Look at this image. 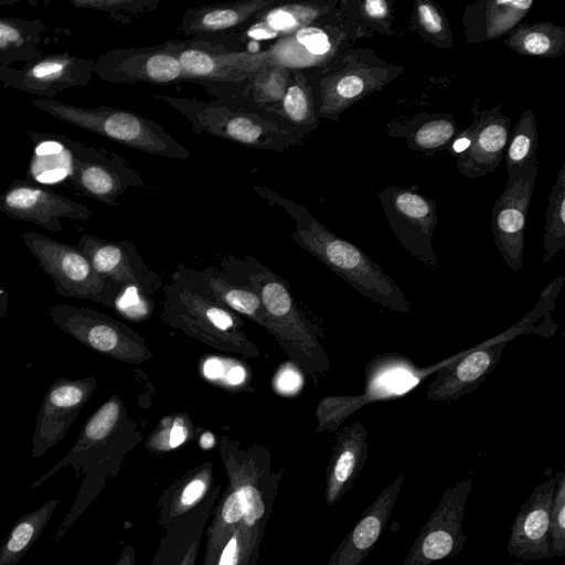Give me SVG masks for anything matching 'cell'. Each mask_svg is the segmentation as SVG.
Masks as SVG:
<instances>
[{
    "label": "cell",
    "instance_id": "6da1fadb",
    "mask_svg": "<svg viewBox=\"0 0 565 565\" xmlns=\"http://www.w3.org/2000/svg\"><path fill=\"white\" fill-rule=\"evenodd\" d=\"M138 423L130 417L116 394L105 401L85 422L68 452L31 486L35 489L60 470L71 467L82 478L81 487L53 535L58 542L104 489L108 478L119 472L126 456L141 441Z\"/></svg>",
    "mask_w": 565,
    "mask_h": 565
},
{
    "label": "cell",
    "instance_id": "7a4b0ae2",
    "mask_svg": "<svg viewBox=\"0 0 565 565\" xmlns=\"http://www.w3.org/2000/svg\"><path fill=\"white\" fill-rule=\"evenodd\" d=\"M221 266L231 281L256 292L270 324L269 334L299 369L310 376L331 370L319 340L321 332L301 311L286 280L252 256H227Z\"/></svg>",
    "mask_w": 565,
    "mask_h": 565
},
{
    "label": "cell",
    "instance_id": "3957f363",
    "mask_svg": "<svg viewBox=\"0 0 565 565\" xmlns=\"http://www.w3.org/2000/svg\"><path fill=\"white\" fill-rule=\"evenodd\" d=\"M259 193L275 199L294 217L296 228L291 237L298 246L373 302L396 312H411L412 303L404 291L361 248L332 233L306 207L268 190Z\"/></svg>",
    "mask_w": 565,
    "mask_h": 565
},
{
    "label": "cell",
    "instance_id": "277c9868",
    "mask_svg": "<svg viewBox=\"0 0 565 565\" xmlns=\"http://www.w3.org/2000/svg\"><path fill=\"white\" fill-rule=\"evenodd\" d=\"M352 41L354 34L335 8L318 21L278 39L266 50L246 52L224 47L217 57L223 65L250 74L266 66L322 70L351 47Z\"/></svg>",
    "mask_w": 565,
    "mask_h": 565
},
{
    "label": "cell",
    "instance_id": "5b68a950",
    "mask_svg": "<svg viewBox=\"0 0 565 565\" xmlns=\"http://www.w3.org/2000/svg\"><path fill=\"white\" fill-rule=\"evenodd\" d=\"M162 323L213 349L257 359L260 350L248 338L241 317L221 303L175 281L161 288Z\"/></svg>",
    "mask_w": 565,
    "mask_h": 565
},
{
    "label": "cell",
    "instance_id": "8992f818",
    "mask_svg": "<svg viewBox=\"0 0 565 565\" xmlns=\"http://www.w3.org/2000/svg\"><path fill=\"white\" fill-rule=\"evenodd\" d=\"M30 104L66 124L111 139L135 150L170 159L188 160L191 152L158 122L108 106L82 107L54 98H31Z\"/></svg>",
    "mask_w": 565,
    "mask_h": 565
},
{
    "label": "cell",
    "instance_id": "52a82bcc",
    "mask_svg": "<svg viewBox=\"0 0 565 565\" xmlns=\"http://www.w3.org/2000/svg\"><path fill=\"white\" fill-rule=\"evenodd\" d=\"M180 111L192 125L194 131L238 142L263 150L282 152L300 145L298 137L280 121L262 110L223 105L217 102L204 103L189 97L156 95Z\"/></svg>",
    "mask_w": 565,
    "mask_h": 565
},
{
    "label": "cell",
    "instance_id": "ba28073f",
    "mask_svg": "<svg viewBox=\"0 0 565 565\" xmlns=\"http://www.w3.org/2000/svg\"><path fill=\"white\" fill-rule=\"evenodd\" d=\"M403 71L371 49H347L327 67L316 70L318 81L312 87L319 119L339 120L350 106L381 90Z\"/></svg>",
    "mask_w": 565,
    "mask_h": 565
},
{
    "label": "cell",
    "instance_id": "9c48e42d",
    "mask_svg": "<svg viewBox=\"0 0 565 565\" xmlns=\"http://www.w3.org/2000/svg\"><path fill=\"white\" fill-rule=\"evenodd\" d=\"M21 237L60 296L115 306L125 287L99 275L77 246L33 231Z\"/></svg>",
    "mask_w": 565,
    "mask_h": 565
},
{
    "label": "cell",
    "instance_id": "30bf717a",
    "mask_svg": "<svg viewBox=\"0 0 565 565\" xmlns=\"http://www.w3.org/2000/svg\"><path fill=\"white\" fill-rule=\"evenodd\" d=\"M52 322L86 348L117 361L140 365L153 358L146 340L126 323L100 311L72 305H51Z\"/></svg>",
    "mask_w": 565,
    "mask_h": 565
},
{
    "label": "cell",
    "instance_id": "8fae6325",
    "mask_svg": "<svg viewBox=\"0 0 565 565\" xmlns=\"http://www.w3.org/2000/svg\"><path fill=\"white\" fill-rule=\"evenodd\" d=\"M244 476L246 510L239 527L244 536L242 565H257L266 525L273 512L282 470L275 471L264 445L238 446Z\"/></svg>",
    "mask_w": 565,
    "mask_h": 565
},
{
    "label": "cell",
    "instance_id": "7c38bea8",
    "mask_svg": "<svg viewBox=\"0 0 565 565\" xmlns=\"http://www.w3.org/2000/svg\"><path fill=\"white\" fill-rule=\"evenodd\" d=\"M387 223L398 242L430 270L438 259L433 246L437 225L436 202L414 189L388 185L377 194Z\"/></svg>",
    "mask_w": 565,
    "mask_h": 565
},
{
    "label": "cell",
    "instance_id": "4fadbf2b",
    "mask_svg": "<svg viewBox=\"0 0 565 565\" xmlns=\"http://www.w3.org/2000/svg\"><path fill=\"white\" fill-rule=\"evenodd\" d=\"M471 490L472 480L466 477L444 491L402 565H431L459 554L468 539L462 522Z\"/></svg>",
    "mask_w": 565,
    "mask_h": 565
},
{
    "label": "cell",
    "instance_id": "5bb4252c",
    "mask_svg": "<svg viewBox=\"0 0 565 565\" xmlns=\"http://www.w3.org/2000/svg\"><path fill=\"white\" fill-rule=\"evenodd\" d=\"M539 164L508 175L507 184L491 210V233L502 259L519 271L524 259V233Z\"/></svg>",
    "mask_w": 565,
    "mask_h": 565
},
{
    "label": "cell",
    "instance_id": "9a60e30c",
    "mask_svg": "<svg viewBox=\"0 0 565 565\" xmlns=\"http://www.w3.org/2000/svg\"><path fill=\"white\" fill-rule=\"evenodd\" d=\"M94 74V60L71 53H53L30 61L22 67L0 65V82L38 98L52 99L58 92L85 87Z\"/></svg>",
    "mask_w": 565,
    "mask_h": 565
},
{
    "label": "cell",
    "instance_id": "2e32d148",
    "mask_svg": "<svg viewBox=\"0 0 565 565\" xmlns=\"http://www.w3.org/2000/svg\"><path fill=\"white\" fill-rule=\"evenodd\" d=\"M68 180L84 196L110 206L118 205L117 198L128 188L147 186L125 158L79 141L75 143V163Z\"/></svg>",
    "mask_w": 565,
    "mask_h": 565
},
{
    "label": "cell",
    "instance_id": "e0dca14e",
    "mask_svg": "<svg viewBox=\"0 0 565 565\" xmlns=\"http://www.w3.org/2000/svg\"><path fill=\"white\" fill-rule=\"evenodd\" d=\"M98 386L96 377H60L47 388L32 435V458L42 457L62 441Z\"/></svg>",
    "mask_w": 565,
    "mask_h": 565
},
{
    "label": "cell",
    "instance_id": "ac0fdd59",
    "mask_svg": "<svg viewBox=\"0 0 565 565\" xmlns=\"http://www.w3.org/2000/svg\"><path fill=\"white\" fill-rule=\"evenodd\" d=\"M0 212L50 232H62V218L87 221L92 211L84 204L28 179L13 180L0 193Z\"/></svg>",
    "mask_w": 565,
    "mask_h": 565
},
{
    "label": "cell",
    "instance_id": "d6986e66",
    "mask_svg": "<svg viewBox=\"0 0 565 565\" xmlns=\"http://www.w3.org/2000/svg\"><path fill=\"white\" fill-rule=\"evenodd\" d=\"M94 74L114 84L157 85L183 81L178 57L167 43L153 47L114 49L94 60Z\"/></svg>",
    "mask_w": 565,
    "mask_h": 565
},
{
    "label": "cell",
    "instance_id": "ffe728a7",
    "mask_svg": "<svg viewBox=\"0 0 565 565\" xmlns=\"http://www.w3.org/2000/svg\"><path fill=\"white\" fill-rule=\"evenodd\" d=\"M239 443L227 435L218 440V451L223 462L227 486L215 502L205 529V551L202 565H214L232 533L242 522L245 510L244 476L238 454Z\"/></svg>",
    "mask_w": 565,
    "mask_h": 565
},
{
    "label": "cell",
    "instance_id": "44dd1931",
    "mask_svg": "<svg viewBox=\"0 0 565 565\" xmlns=\"http://www.w3.org/2000/svg\"><path fill=\"white\" fill-rule=\"evenodd\" d=\"M77 247L88 258L94 269L102 276L131 287L147 297H153L163 282L127 241H106L90 234L79 237Z\"/></svg>",
    "mask_w": 565,
    "mask_h": 565
},
{
    "label": "cell",
    "instance_id": "7402d4cb",
    "mask_svg": "<svg viewBox=\"0 0 565 565\" xmlns=\"http://www.w3.org/2000/svg\"><path fill=\"white\" fill-rule=\"evenodd\" d=\"M466 128L468 148L457 157V169L467 178H481L498 169L504 159L511 132V119L501 113V105L479 110Z\"/></svg>",
    "mask_w": 565,
    "mask_h": 565
},
{
    "label": "cell",
    "instance_id": "603a6c76",
    "mask_svg": "<svg viewBox=\"0 0 565 565\" xmlns=\"http://www.w3.org/2000/svg\"><path fill=\"white\" fill-rule=\"evenodd\" d=\"M556 479L542 482L530 494L511 525L508 553L523 562L555 556L550 532V509Z\"/></svg>",
    "mask_w": 565,
    "mask_h": 565
},
{
    "label": "cell",
    "instance_id": "cb8c5ba5",
    "mask_svg": "<svg viewBox=\"0 0 565 565\" xmlns=\"http://www.w3.org/2000/svg\"><path fill=\"white\" fill-rule=\"evenodd\" d=\"M403 482V475L384 488L344 536L327 565H361L381 537L392 514Z\"/></svg>",
    "mask_w": 565,
    "mask_h": 565
},
{
    "label": "cell",
    "instance_id": "d4e9b609",
    "mask_svg": "<svg viewBox=\"0 0 565 565\" xmlns=\"http://www.w3.org/2000/svg\"><path fill=\"white\" fill-rule=\"evenodd\" d=\"M221 486H214L204 500L166 530L150 565H196Z\"/></svg>",
    "mask_w": 565,
    "mask_h": 565
},
{
    "label": "cell",
    "instance_id": "484cf974",
    "mask_svg": "<svg viewBox=\"0 0 565 565\" xmlns=\"http://www.w3.org/2000/svg\"><path fill=\"white\" fill-rule=\"evenodd\" d=\"M338 1H301L277 3L253 17L245 29L231 31L228 35L248 44L287 36L335 10Z\"/></svg>",
    "mask_w": 565,
    "mask_h": 565
},
{
    "label": "cell",
    "instance_id": "4316f807",
    "mask_svg": "<svg viewBox=\"0 0 565 565\" xmlns=\"http://www.w3.org/2000/svg\"><path fill=\"white\" fill-rule=\"evenodd\" d=\"M367 436L369 433L361 420L345 425L337 434L326 470L327 504L339 502L353 487L367 459Z\"/></svg>",
    "mask_w": 565,
    "mask_h": 565
},
{
    "label": "cell",
    "instance_id": "83f0119b",
    "mask_svg": "<svg viewBox=\"0 0 565 565\" xmlns=\"http://www.w3.org/2000/svg\"><path fill=\"white\" fill-rule=\"evenodd\" d=\"M535 4L534 0H481L465 8L467 43L481 44L505 35Z\"/></svg>",
    "mask_w": 565,
    "mask_h": 565
},
{
    "label": "cell",
    "instance_id": "f1b7e54d",
    "mask_svg": "<svg viewBox=\"0 0 565 565\" xmlns=\"http://www.w3.org/2000/svg\"><path fill=\"white\" fill-rule=\"evenodd\" d=\"M277 3V0H247L192 8L184 13L178 29L182 34L196 39L233 31Z\"/></svg>",
    "mask_w": 565,
    "mask_h": 565
},
{
    "label": "cell",
    "instance_id": "f546056e",
    "mask_svg": "<svg viewBox=\"0 0 565 565\" xmlns=\"http://www.w3.org/2000/svg\"><path fill=\"white\" fill-rule=\"evenodd\" d=\"M167 45L179 60L183 81L241 85L254 75L223 65L217 57L223 45L205 40L169 41Z\"/></svg>",
    "mask_w": 565,
    "mask_h": 565
},
{
    "label": "cell",
    "instance_id": "4dcf8cb0",
    "mask_svg": "<svg viewBox=\"0 0 565 565\" xmlns=\"http://www.w3.org/2000/svg\"><path fill=\"white\" fill-rule=\"evenodd\" d=\"M25 134L33 148L26 179L47 184L70 179L75 163L76 140L56 132L26 129Z\"/></svg>",
    "mask_w": 565,
    "mask_h": 565
},
{
    "label": "cell",
    "instance_id": "1f68e13d",
    "mask_svg": "<svg viewBox=\"0 0 565 565\" xmlns=\"http://www.w3.org/2000/svg\"><path fill=\"white\" fill-rule=\"evenodd\" d=\"M213 484V461H205L177 478L158 500L159 521L162 530L182 519L200 504Z\"/></svg>",
    "mask_w": 565,
    "mask_h": 565
},
{
    "label": "cell",
    "instance_id": "d6a6232c",
    "mask_svg": "<svg viewBox=\"0 0 565 565\" xmlns=\"http://www.w3.org/2000/svg\"><path fill=\"white\" fill-rule=\"evenodd\" d=\"M461 131L451 114H419L404 122H391L387 128L388 135L404 138L408 148L425 157L448 150Z\"/></svg>",
    "mask_w": 565,
    "mask_h": 565
},
{
    "label": "cell",
    "instance_id": "836d02e7",
    "mask_svg": "<svg viewBox=\"0 0 565 565\" xmlns=\"http://www.w3.org/2000/svg\"><path fill=\"white\" fill-rule=\"evenodd\" d=\"M280 121L301 139L319 125L313 87L305 70H292L291 81L282 100L274 107L262 110Z\"/></svg>",
    "mask_w": 565,
    "mask_h": 565
},
{
    "label": "cell",
    "instance_id": "e575fe53",
    "mask_svg": "<svg viewBox=\"0 0 565 565\" xmlns=\"http://www.w3.org/2000/svg\"><path fill=\"white\" fill-rule=\"evenodd\" d=\"M46 26L40 19L0 17V65L28 63L43 55Z\"/></svg>",
    "mask_w": 565,
    "mask_h": 565
},
{
    "label": "cell",
    "instance_id": "d590c367",
    "mask_svg": "<svg viewBox=\"0 0 565 565\" xmlns=\"http://www.w3.org/2000/svg\"><path fill=\"white\" fill-rule=\"evenodd\" d=\"M504 44L520 55L554 58L565 53V29L553 22L519 23Z\"/></svg>",
    "mask_w": 565,
    "mask_h": 565
},
{
    "label": "cell",
    "instance_id": "8d00e7d4",
    "mask_svg": "<svg viewBox=\"0 0 565 565\" xmlns=\"http://www.w3.org/2000/svg\"><path fill=\"white\" fill-rule=\"evenodd\" d=\"M394 2V0H342L338 2L337 10L353 32L355 40L372 36L374 32L396 35L397 32L392 28Z\"/></svg>",
    "mask_w": 565,
    "mask_h": 565
},
{
    "label": "cell",
    "instance_id": "74e56055",
    "mask_svg": "<svg viewBox=\"0 0 565 565\" xmlns=\"http://www.w3.org/2000/svg\"><path fill=\"white\" fill-rule=\"evenodd\" d=\"M58 501L51 499L22 515L0 545V565H17L30 551L49 524Z\"/></svg>",
    "mask_w": 565,
    "mask_h": 565
},
{
    "label": "cell",
    "instance_id": "f35d334b",
    "mask_svg": "<svg viewBox=\"0 0 565 565\" xmlns=\"http://www.w3.org/2000/svg\"><path fill=\"white\" fill-rule=\"evenodd\" d=\"M291 70L279 66H266L258 70L244 83V87L234 97L244 103L237 107L265 110L277 106L284 98L291 81Z\"/></svg>",
    "mask_w": 565,
    "mask_h": 565
},
{
    "label": "cell",
    "instance_id": "ab89813d",
    "mask_svg": "<svg viewBox=\"0 0 565 565\" xmlns=\"http://www.w3.org/2000/svg\"><path fill=\"white\" fill-rule=\"evenodd\" d=\"M539 131L533 110L525 109L510 132L505 150V168L508 175L514 174L525 167L539 164L536 149Z\"/></svg>",
    "mask_w": 565,
    "mask_h": 565
},
{
    "label": "cell",
    "instance_id": "60d3db41",
    "mask_svg": "<svg viewBox=\"0 0 565 565\" xmlns=\"http://www.w3.org/2000/svg\"><path fill=\"white\" fill-rule=\"evenodd\" d=\"M565 247V164L563 163L553 183L546 209L543 236V259L547 264Z\"/></svg>",
    "mask_w": 565,
    "mask_h": 565
},
{
    "label": "cell",
    "instance_id": "b9f144b4",
    "mask_svg": "<svg viewBox=\"0 0 565 565\" xmlns=\"http://www.w3.org/2000/svg\"><path fill=\"white\" fill-rule=\"evenodd\" d=\"M415 32L428 44L439 49L454 45L450 24L443 8L430 0H416L411 17Z\"/></svg>",
    "mask_w": 565,
    "mask_h": 565
},
{
    "label": "cell",
    "instance_id": "7bdbcfd3",
    "mask_svg": "<svg viewBox=\"0 0 565 565\" xmlns=\"http://www.w3.org/2000/svg\"><path fill=\"white\" fill-rule=\"evenodd\" d=\"M194 434V425L186 413L174 412L162 417L148 435L145 447L154 454H163L177 449Z\"/></svg>",
    "mask_w": 565,
    "mask_h": 565
},
{
    "label": "cell",
    "instance_id": "ee69618b",
    "mask_svg": "<svg viewBox=\"0 0 565 565\" xmlns=\"http://www.w3.org/2000/svg\"><path fill=\"white\" fill-rule=\"evenodd\" d=\"M556 487L550 509V532L555 556L565 555V472L556 473Z\"/></svg>",
    "mask_w": 565,
    "mask_h": 565
},
{
    "label": "cell",
    "instance_id": "f6af8a7d",
    "mask_svg": "<svg viewBox=\"0 0 565 565\" xmlns=\"http://www.w3.org/2000/svg\"><path fill=\"white\" fill-rule=\"evenodd\" d=\"M76 9H94L108 12L113 18L122 20L127 13H140L153 9L158 1L150 0H70Z\"/></svg>",
    "mask_w": 565,
    "mask_h": 565
},
{
    "label": "cell",
    "instance_id": "bcb514c9",
    "mask_svg": "<svg viewBox=\"0 0 565 565\" xmlns=\"http://www.w3.org/2000/svg\"><path fill=\"white\" fill-rule=\"evenodd\" d=\"M244 556V536L239 525L222 547L214 565H242Z\"/></svg>",
    "mask_w": 565,
    "mask_h": 565
},
{
    "label": "cell",
    "instance_id": "7dc6e473",
    "mask_svg": "<svg viewBox=\"0 0 565 565\" xmlns=\"http://www.w3.org/2000/svg\"><path fill=\"white\" fill-rule=\"evenodd\" d=\"M114 565H136V551L132 545H126Z\"/></svg>",
    "mask_w": 565,
    "mask_h": 565
},
{
    "label": "cell",
    "instance_id": "c3c4849f",
    "mask_svg": "<svg viewBox=\"0 0 565 565\" xmlns=\"http://www.w3.org/2000/svg\"><path fill=\"white\" fill-rule=\"evenodd\" d=\"M9 307V292L0 286V319L6 316Z\"/></svg>",
    "mask_w": 565,
    "mask_h": 565
},
{
    "label": "cell",
    "instance_id": "681fc988",
    "mask_svg": "<svg viewBox=\"0 0 565 565\" xmlns=\"http://www.w3.org/2000/svg\"><path fill=\"white\" fill-rule=\"evenodd\" d=\"M216 444L215 437L211 433H205L200 438V447L203 449H210Z\"/></svg>",
    "mask_w": 565,
    "mask_h": 565
},
{
    "label": "cell",
    "instance_id": "f907efd6",
    "mask_svg": "<svg viewBox=\"0 0 565 565\" xmlns=\"http://www.w3.org/2000/svg\"><path fill=\"white\" fill-rule=\"evenodd\" d=\"M234 374H237V373H241L242 372V369L241 367H234L233 370ZM239 380L237 379H234L232 375H228V382L231 384H234L235 382H238Z\"/></svg>",
    "mask_w": 565,
    "mask_h": 565
},
{
    "label": "cell",
    "instance_id": "816d5d0a",
    "mask_svg": "<svg viewBox=\"0 0 565 565\" xmlns=\"http://www.w3.org/2000/svg\"><path fill=\"white\" fill-rule=\"evenodd\" d=\"M20 0H0V6L13 4Z\"/></svg>",
    "mask_w": 565,
    "mask_h": 565
}]
</instances>
